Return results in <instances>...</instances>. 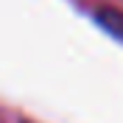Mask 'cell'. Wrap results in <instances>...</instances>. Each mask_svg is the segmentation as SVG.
I'll return each instance as SVG.
<instances>
[{
	"mask_svg": "<svg viewBox=\"0 0 123 123\" xmlns=\"http://www.w3.org/2000/svg\"><path fill=\"white\" fill-rule=\"evenodd\" d=\"M23 123H28V120H23Z\"/></svg>",
	"mask_w": 123,
	"mask_h": 123,
	"instance_id": "2",
	"label": "cell"
},
{
	"mask_svg": "<svg viewBox=\"0 0 123 123\" xmlns=\"http://www.w3.org/2000/svg\"><path fill=\"white\" fill-rule=\"evenodd\" d=\"M98 23L104 25L112 37L123 39V14H120V11H115V8H104V11H98Z\"/></svg>",
	"mask_w": 123,
	"mask_h": 123,
	"instance_id": "1",
	"label": "cell"
}]
</instances>
